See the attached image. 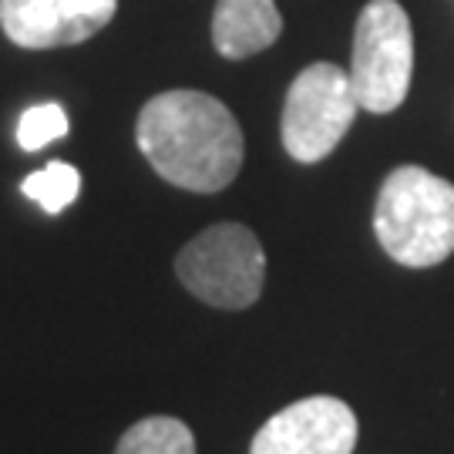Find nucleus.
Masks as SVG:
<instances>
[{"label": "nucleus", "mask_w": 454, "mask_h": 454, "mask_svg": "<svg viewBox=\"0 0 454 454\" xmlns=\"http://www.w3.org/2000/svg\"><path fill=\"white\" fill-rule=\"evenodd\" d=\"M135 142L165 182L202 195L223 192L246 155L236 114L219 98L192 88L152 98L138 114Z\"/></svg>", "instance_id": "f257e3e1"}, {"label": "nucleus", "mask_w": 454, "mask_h": 454, "mask_svg": "<svg viewBox=\"0 0 454 454\" xmlns=\"http://www.w3.org/2000/svg\"><path fill=\"white\" fill-rule=\"evenodd\" d=\"M377 243L407 270H431L454 253V185L421 165L394 168L373 206Z\"/></svg>", "instance_id": "f03ea898"}, {"label": "nucleus", "mask_w": 454, "mask_h": 454, "mask_svg": "<svg viewBox=\"0 0 454 454\" xmlns=\"http://www.w3.org/2000/svg\"><path fill=\"white\" fill-rule=\"evenodd\" d=\"M176 276L195 300L215 309H249L266 283V253L243 223H215L179 249Z\"/></svg>", "instance_id": "7ed1b4c3"}, {"label": "nucleus", "mask_w": 454, "mask_h": 454, "mask_svg": "<svg viewBox=\"0 0 454 454\" xmlns=\"http://www.w3.org/2000/svg\"><path fill=\"white\" fill-rule=\"evenodd\" d=\"M414 74V31L397 0H371L354 27L350 84L360 108L390 114L404 105Z\"/></svg>", "instance_id": "20e7f679"}, {"label": "nucleus", "mask_w": 454, "mask_h": 454, "mask_svg": "<svg viewBox=\"0 0 454 454\" xmlns=\"http://www.w3.org/2000/svg\"><path fill=\"white\" fill-rule=\"evenodd\" d=\"M357 112L360 101L350 84V71L330 61L303 67L293 78L283 101V118H279L286 155L303 165L324 162L343 142Z\"/></svg>", "instance_id": "39448f33"}, {"label": "nucleus", "mask_w": 454, "mask_h": 454, "mask_svg": "<svg viewBox=\"0 0 454 454\" xmlns=\"http://www.w3.org/2000/svg\"><path fill=\"white\" fill-rule=\"evenodd\" d=\"M357 434L354 407L330 394H313L276 411L256 431L249 454H354Z\"/></svg>", "instance_id": "423d86ee"}, {"label": "nucleus", "mask_w": 454, "mask_h": 454, "mask_svg": "<svg viewBox=\"0 0 454 454\" xmlns=\"http://www.w3.org/2000/svg\"><path fill=\"white\" fill-rule=\"evenodd\" d=\"M118 0H0V27L24 51L71 48L112 24Z\"/></svg>", "instance_id": "0eeeda50"}, {"label": "nucleus", "mask_w": 454, "mask_h": 454, "mask_svg": "<svg viewBox=\"0 0 454 454\" xmlns=\"http://www.w3.org/2000/svg\"><path fill=\"white\" fill-rule=\"evenodd\" d=\"M283 34L276 0H219L212 14V44L229 61L273 48Z\"/></svg>", "instance_id": "6e6552de"}, {"label": "nucleus", "mask_w": 454, "mask_h": 454, "mask_svg": "<svg viewBox=\"0 0 454 454\" xmlns=\"http://www.w3.org/2000/svg\"><path fill=\"white\" fill-rule=\"evenodd\" d=\"M114 454H195V434L172 414H152L118 438Z\"/></svg>", "instance_id": "1a4fd4ad"}, {"label": "nucleus", "mask_w": 454, "mask_h": 454, "mask_svg": "<svg viewBox=\"0 0 454 454\" xmlns=\"http://www.w3.org/2000/svg\"><path fill=\"white\" fill-rule=\"evenodd\" d=\"M20 192L34 199L48 215H58L82 192V172L67 162H51L41 172H31L20 185Z\"/></svg>", "instance_id": "9d476101"}, {"label": "nucleus", "mask_w": 454, "mask_h": 454, "mask_svg": "<svg viewBox=\"0 0 454 454\" xmlns=\"http://www.w3.org/2000/svg\"><path fill=\"white\" fill-rule=\"evenodd\" d=\"M65 135H67V114L54 101L34 105L17 121V145L24 148V152H41L44 145L65 138Z\"/></svg>", "instance_id": "9b49d317"}]
</instances>
